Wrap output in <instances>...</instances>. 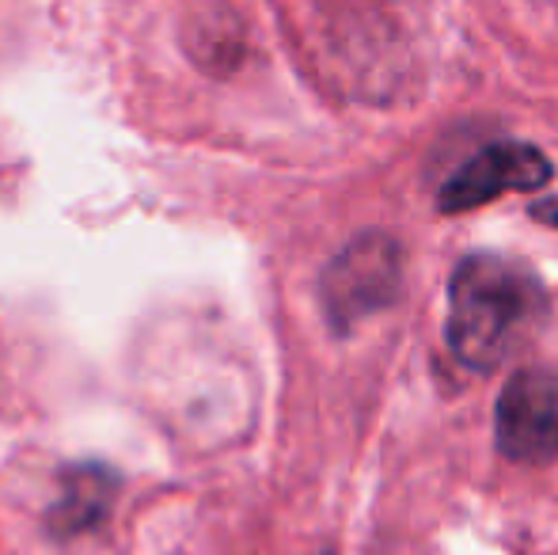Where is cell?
Returning a JSON list of instances; mask_svg holds the SVG:
<instances>
[{
    "label": "cell",
    "mask_w": 558,
    "mask_h": 555,
    "mask_svg": "<svg viewBox=\"0 0 558 555\" xmlns=\"http://www.w3.org/2000/svg\"><path fill=\"white\" fill-rule=\"evenodd\" d=\"M544 316V289L529 267L471 255L448 286V347L471 370H494L529 342Z\"/></svg>",
    "instance_id": "cell-1"
},
{
    "label": "cell",
    "mask_w": 558,
    "mask_h": 555,
    "mask_svg": "<svg viewBox=\"0 0 558 555\" xmlns=\"http://www.w3.org/2000/svg\"><path fill=\"white\" fill-rule=\"evenodd\" d=\"M403 281V255L391 237L368 232L357 237L342 255L324 270V309L338 331L365 319L368 312L396 301Z\"/></svg>",
    "instance_id": "cell-2"
},
{
    "label": "cell",
    "mask_w": 558,
    "mask_h": 555,
    "mask_svg": "<svg viewBox=\"0 0 558 555\" xmlns=\"http://www.w3.org/2000/svg\"><path fill=\"white\" fill-rule=\"evenodd\" d=\"M547 179H551V160L536 145L498 141V145H486L478 156H471L460 171H452V179L437 194V206L445 214H463V209L483 206L506 191H536Z\"/></svg>",
    "instance_id": "cell-3"
},
{
    "label": "cell",
    "mask_w": 558,
    "mask_h": 555,
    "mask_svg": "<svg viewBox=\"0 0 558 555\" xmlns=\"http://www.w3.org/2000/svg\"><path fill=\"white\" fill-rule=\"evenodd\" d=\"M498 449L509 460L558 457V373L521 370L498 400Z\"/></svg>",
    "instance_id": "cell-4"
},
{
    "label": "cell",
    "mask_w": 558,
    "mask_h": 555,
    "mask_svg": "<svg viewBox=\"0 0 558 555\" xmlns=\"http://www.w3.org/2000/svg\"><path fill=\"white\" fill-rule=\"evenodd\" d=\"M118 495V475L104 464H76L61 475V495L50 506L53 536H81L104 526Z\"/></svg>",
    "instance_id": "cell-5"
},
{
    "label": "cell",
    "mask_w": 558,
    "mask_h": 555,
    "mask_svg": "<svg viewBox=\"0 0 558 555\" xmlns=\"http://www.w3.org/2000/svg\"><path fill=\"white\" fill-rule=\"evenodd\" d=\"M532 217H536V221H544V225H555V229H558V198L536 202V206H532Z\"/></svg>",
    "instance_id": "cell-6"
}]
</instances>
